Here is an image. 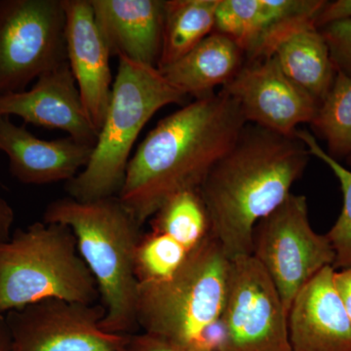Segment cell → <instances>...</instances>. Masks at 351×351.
<instances>
[{
  "label": "cell",
  "mask_w": 351,
  "mask_h": 351,
  "mask_svg": "<svg viewBox=\"0 0 351 351\" xmlns=\"http://www.w3.org/2000/svg\"><path fill=\"white\" fill-rule=\"evenodd\" d=\"M245 63L243 51L228 36L213 32L179 61L159 69L186 97L203 98L225 86Z\"/></svg>",
  "instance_id": "17"
},
{
  "label": "cell",
  "mask_w": 351,
  "mask_h": 351,
  "mask_svg": "<svg viewBox=\"0 0 351 351\" xmlns=\"http://www.w3.org/2000/svg\"><path fill=\"white\" fill-rule=\"evenodd\" d=\"M43 221L66 226L75 235L105 308L101 328L112 334L137 332L135 256L144 233L119 196L93 201L69 196L53 200L44 211Z\"/></svg>",
  "instance_id": "3"
},
{
  "label": "cell",
  "mask_w": 351,
  "mask_h": 351,
  "mask_svg": "<svg viewBox=\"0 0 351 351\" xmlns=\"http://www.w3.org/2000/svg\"><path fill=\"white\" fill-rule=\"evenodd\" d=\"M12 115L25 123L66 132L84 144L95 147L98 140L69 63L39 76L29 90L0 97V117Z\"/></svg>",
  "instance_id": "12"
},
{
  "label": "cell",
  "mask_w": 351,
  "mask_h": 351,
  "mask_svg": "<svg viewBox=\"0 0 351 351\" xmlns=\"http://www.w3.org/2000/svg\"><path fill=\"white\" fill-rule=\"evenodd\" d=\"M346 162H348V165H350L351 167V156L348 157V158H346Z\"/></svg>",
  "instance_id": "31"
},
{
  "label": "cell",
  "mask_w": 351,
  "mask_h": 351,
  "mask_svg": "<svg viewBox=\"0 0 351 351\" xmlns=\"http://www.w3.org/2000/svg\"><path fill=\"white\" fill-rule=\"evenodd\" d=\"M46 300L95 304L100 294L73 232L43 221L0 242V315Z\"/></svg>",
  "instance_id": "5"
},
{
  "label": "cell",
  "mask_w": 351,
  "mask_h": 351,
  "mask_svg": "<svg viewBox=\"0 0 351 351\" xmlns=\"http://www.w3.org/2000/svg\"><path fill=\"white\" fill-rule=\"evenodd\" d=\"M309 156L295 136L247 123L237 142L210 170L199 193L209 217V234L230 260L251 255L256 226L292 193Z\"/></svg>",
  "instance_id": "2"
},
{
  "label": "cell",
  "mask_w": 351,
  "mask_h": 351,
  "mask_svg": "<svg viewBox=\"0 0 351 351\" xmlns=\"http://www.w3.org/2000/svg\"><path fill=\"white\" fill-rule=\"evenodd\" d=\"M66 14L68 63L92 125L100 131L112 92L110 53L90 0H62Z\"/></svg>",
  "instance_id": "13"
},
{
  "label": "cell",
  "mask_w": 351,
  "mask_h": 351,
  "mask_svg": "<svg viewBox=\"0 0 351 351\" xmlns=\"http://www.w3.org/2000/svg\"><path fill=\"white\" fill-rule=\"evenodd\" d=\"M68 63L62 0H0V97Z\"/></svg>",
  "instance_id": "7"
},
{
  "label": "cell",
  "mask_w": 351,
  "mask_h": 351,
  "mask_svg": "<svg viewBox=\"0 0 351 351\" xmlns=\"http://www.w3.org/2000/svg\"><path fill=\"white\" fill-rule=\"evenodd\" d=\"M279 66L291 82L322 103L337 76L326 39L316 27L295 32L276 51Z\"/></svg>",
  "instance_id": "18"
},
{
  "label": "cell",
  "mask_w": 351,
  "mask_h": 351,
  "mask_svg": "<svg viewBox=\"0 0 351 351\" xmlns=\"http://www.w3.org/2000/svg\"><path fill=\"white\" fill-rule=\"evenodd\" d=\"M327 3L325 0H258L255 31L245 62L274 56L295 32L316 27Z\"/></svg>",
  "instance_id": "19"
},
{
  "label": "cell",
  "mask_w": 351,
  "mask_h": 351,
  "mask_svg": "<svg viewBox=\"0 0 351 351\" xmlns=\"http://www.w3.org/2000/svg\"><path fill=\"white\" fill-rule=\"evenodd\" d=\"M101 304L46 300L8 313L11 351H121L129 335L101 326Z\"/></svg>",
  "instance_id": "10"
},
{
  "label": "cell",
  "mask_w": 351,
  "mask_h": 351,
  "mask_svg": "<svg viewBox=\"0 0 351 351\" xmlns=\"http://www.w3.org/2000/svg\"><path fill=\"white\" fill-rule=\"evenodd\" d=\"M246 125L239 103L223 90L171 113L131 157L120 201L144 225L173 195L199 191Z\"/></svg>",
  "instance_id": "1"
},
{
  "label": "cell",
  "mask_w": 351,
  "mask_h": 351,
  "mask_svg": "<svg viewBox=\"0 0 351 351\" xmlns=\"http://www.w3.org/2000/svg\"><path fill=\"white\" fill-rule=\"evenodd\" d=\"M179 242L164 233L143 234L135 256L136 276L138 282H157L174 276L189 254Z\"/></svg>",
  "instance_id": "24"
},
{
  "label": "cell",
  "mask_w": 351,
  "mask_h": 351,
  "mask_svg": "<svg viewBox=\"0 0 351 351\" xmlns=\"http://www.w3.org/2000/svg\"><path fill=\"white\" fill-rule=\"evenodd\" d=\"M219 4V0H165L157 69L179 61L214 32Z\"/></svg>",
  "instance_id": "20"
},
{
  "label": "cell",
  "mask_w": 351,
  "mask_h": 351,
  "mask_svg": "<svg viewBox=\"0 0 351 351\" xmlns=\"http://www.w3.org/2000/svg\"><path fill=\"white\" fill-rule=\"evenodd\" d=\"M221 327L218 351H292L282 300L251 255L232 260Z\"/></svg>",
  "instance_id": "9"
},
{
  "label": "cell",
  "mask_w": 351,
  "mask_h": 351,
  "mask_svg": "<svg viewBox=\"0 0 351 351\" xmlns=\"http://www.w3.org/2000/svg\"><path fill=\"white\" fill-rule=\"evenodd\" d=\"M110 56L156 68L165 0H90Z\"/></svg>",
  "instance_id": "16"
},
{
  "label": "cell",
  "mask_w": 351,
  "mask_h": 351,
  "mask_svg": "<svg viewBox=\"0 0 351 351\" xmlns=\"http://www.w3.org/2000/svg\"><path fill=\"white\" fill-rule=\"evenodd\" d=\"M295 137L306 145L311 156L326 164L339 180L343 193V209L326 237L335 252L332 267L336 270L351 269V171L328 156L311 132L298 130Z\"/></svg>",
  "instance_id": "23"
},
{
  "label": "cell",
  "mask_w": 351,
  "mask_h": 351,
  "mask_svg": "<svg viewBox=\"0 0 351 351\" xmlns=\"http://www.w3.org/2000/svg\"><path fill=\"white\" fill-rule=\"evenodd\" d=\"M319 29L326 39L337 73L351 77V20L336 21Z\"/></svg>",
  "instance_id": "25"
},
{
  "label": "cell",
  "mask_w": 351,
  "mask_h": 351,
  "mask_svg": "<svg viewBox=\"0 0 351 351\" xmlns=\"http://www.w3.org/2000/svg\"><path fill=\"white\" fill-rule=\"evenodd\" d=\"M121 351H210L197 346L176 343L147 332L129 335Z\"/></svg>",
  "instance_id": "26"
},
{
  "label": "cell",
  "mask_w": 351,
  "mask_h": 351,
  "mask_svg": "<svg viewBox=\"0 0 351 351\" xmlns=\"http://www.w3.org/2000/svg\"><path fill=\"white\" fill-rule=\"evenodd\" d=\"M186 98L158 69L119 57L107 115L91 158L64 186L69 197L93 201L119 196L141 132L159 110L171 104L182 105Z\"/></svg>",
  "instance_id": "4"
},
{
  "label": "cell",
  "mask_w": 351,
  "mask_h": 351,
  "mask_svg": "<svg viewBox=\"0 0 351 351\" xmlns=\"http://www.w3.org/2000/svg\"><path fill=\"white\" fill-rule=\"evenodd\" d=\"M327 144L328 156L338 160L351 156V77L337 73L334 84L311 123Z\"/></svg>",
  "instance_id": "22"
},
{
  "label": "cell",
  "mask_w": 351,
  "mask_h": 351,
  "mask_svg": "<svg viewBox=\"0 0 351 351\" xmlns=\"http://www.w3.org/2000/svg\"><path fill=\"white\" fill-rule=\"evenodd\" d=\"M341 20H351V0H337L328 2L316 22L318 29L330 23Z\"/></svg>",
  "instance_id": "27"
},
{
  "label": "cell",
  "mask_w": 351,
  "mask_h": 351,
  "mask_svg": "<svg viewBox=\"0 0 351 351\" xmlns=\"http://www.w3.org/2000/svg\"><path fill=\"white\" fill-rule=\"evenodd\" d=\"M334 272L332 265L321 269L293 300L287 314L292 351H351V322Z\"/></svg>",
  "instance_id": "14"
},
{
  "label": "cell",
  "mask_w": 351,
  "mask_h": 351,
  "mask_svg": "<svg viewBox=\"0 0 351 351\" xmlns=\"http://www.w3.org/2000/svg\"><path fill=\"white\" fill-rule=\"evenodd\" d=\"M251 256L276 285L287 314L300 290L335 262L326 234L314 232L309 223L306 196L294 193L258 221Z\"/></svg>",
  "instance_id": "8"
},
{
  "label": "cell",
  "mask_w": 351,
  "mask_h": 351,
  "mask_svg": "<svg viewBox=\"0 0 351 351\" xmlns=\"http://www.w3.org/2000/svg\"><path fill=\"white\" fill-rule=\"evenodd\" d=\"M93 149L71 137L43 140L10 117H0V152L8 157L10 172L23 184L68 182L86 167Z\"/></svg>",
  "instance_id": "15"
},
{
  "label": "cell",
  "mask_w": 351,
  "mask_h": 351,
  "mask_svg": "<svg viewBox=\"0 0 351 351\" xmlns=\"http://www.w3.org/2000/svg\"><path fill=\"white\" fill-rule=\"evenodd\" d=\"M0 351H11L10 336L5 318L0 315Z\"/></svg>",
  "instance_id": "30"
},
{
  "label": "cell",
  "mask_w": 351,
  "mask_h": 351,
  "mask_svg": "<svg viewBox=\"0 0 351 351\" xmlns=\"http://www.w3.org/2000/svg\"><path fill=\"white\" fill-rule=\"evenodd\" d=\"M230 265L232 260L209 234L189 252L169 279L138 282V329L176 343L204 348L203 339L221 321Z\"/></svg>",
  "instance_id": "6"
},
{
  "label": "cell",
  "mask_w": 351,
  "mask_h": 351,
  "mask_svg": "<svg viewBox=\"0 0 351 351\" xmlns=\"http://www.w3.org/2000/svg\"><path fill=\"white\" fill-rule=\"evenodd\" d=\"M334 285L351 322V269H335Z\"/></svg>",
  "instance_id": "28"
},
{
  "label": "cell",
  "mask_w": 351,
  "mask_h": 351,
  "mask_svg": "<svg viewBox=\"0 0 351 351\" xmlns=\"http://www.w3.org/2000/svg\"><path fill=\"white\" fill-rule=\"evenodd\" d=\"M239 103L247 123L294 137L298 126L311 123L319 104L291 82L276 56L245 62L221 88Z\"/></svg>",
  "instance_id": "11"
},
{
  "label": "cell",
  "mask_w": 351,
  "mask_h": 351,
  "mask_svg": "<svg viewBox=\"0 0 351 351\" xmlns=\"http://www.w3.org/2000/svg\"><path fill=\"white\" fill-rule=\"evenodd\" d=\"M15 219L12 207L0 197V242L10 239L11 230Z\"/></svg>",
  "instance_id": "29"
},
{
  "label": "cell",
  "mask_w": 351,
  "mask_h": 351,
  "mask_svg": "<svg viewBox=\"0 0 351 351\" xmlns=\"http://www.w3.org/2000/svg\"><path fill=\"white\" fill-rule=\"evenodd\" d=\"M152 232L169 235L191 251L210 232L209 217L199 191L177 193L159 208L151 219Z\"/></svg>",
  "instance_id": "21"
}]
</instances>
